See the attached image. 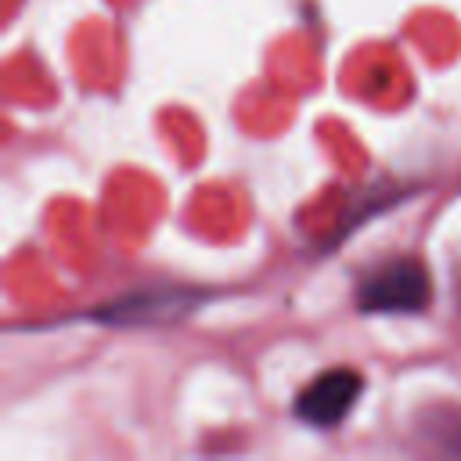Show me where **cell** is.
I'll return each instance as SVG.
<instances>
[{
    "label": "cell",
    "mask_w": 461,
    "mask_h": 461,
    "mask_svg": "<svg viewBox=\"0 0 461 461\" xmlns=\"http://www.w3.org/2000/svg\"><path fill=\"white\" fill-rule=\"evenodd\" d=\"M429 270L418 259H393L360 281L357 306L367 313H418L429 306Z\"/></svg>",
    "instance_id": "1"
},
{
    "label": "cell",
    "mask_w": 461,
    "mask_h": 461,
    "mask_svg": "<svg viewBox=\"0 0 461 461\" xmlns=\"http://www.w3.org/2000/svg\"><path fill=\"white\" fill-rule=\"evenodd\" d=\"M360 389H364V382L353 367H328L295 396V418H303L306 425H317V429H331L349 414Z\"/></svg>",
    "instance_id": "2"
}]
</instances>
